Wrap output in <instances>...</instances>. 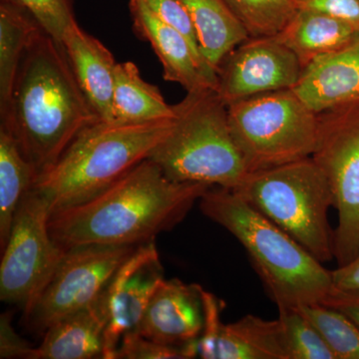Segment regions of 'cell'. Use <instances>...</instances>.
<instances>
[{"mask_svg": "<svg viewBox=\"0 0 359 359\" xmlns=\"http://www.w3.org/2000/svg\"><path fill=\"white\" fill-rule=\"evenodd\" d=\"M197 32L203 57L215 71L238 44L250 39L224 0H181Z\"/></svg>", "mask_w": 359, "mask_h": 359, "instance_id": "obj_20", "label": "cell"}, {"mask_svg": "<svg viewBox=\"0 0 359 359\" xmlns=\"http://www.w3.org/2000/svg\"><path fill=\"white\" fill-rule=\"evenodd\" d=\"M301 61L276 36L250 37L228 54L217 70V92L226 105L249 97L294 89Z\"/></svg>", "mask_w": 359, "mask_h": 359, "instance_id": "obj_11", "label": "cell"}, {"mask_svg": "<svg viewBox=\"0 0 359 359\" xmlns=\"http://www.w3.org/2000/svg\"><path fill=\"white\" fill-rule=\"evenodd\" d=\"M169 105L155 85L146 82L133 62L117 63L113 92V121L131 123L172 119Z\"/></svg>", "mask_w": 359, "mask_h": 359, "instance_id": "obj_21", "label": "cell"}, {"mask_svg": "<svg viewBox=\"0 0 359 359\" xmlns=\"http://www.w3.org/2000/svg\"><path fill=\"white\" fill-rule=\"evenodd\" d=\"M231 135L249 173L311 157L318 118L292 89L228 104Z\"/></svg>", "mask_w": 359, "mask_h": 359, "instance_id": "obj_7", "label": "cell"}, {"mask_svg": "<svg viewBox=\"0 0 359 359\" xmlns=\"http://www.w3.org/2000/svg\"><path fill=\"white\" fill-rule=\"evenodd\" d=\"M297 9L325 14L359 29V0H295Z\"/></svg>", "mask_w": 359, "mask_h": 359, "instance_id": "obj_30", "label": "cell"}, {"mask_svg": "<svg viewBox=\"0 0 359 359\" xmlns=\"http://www.w3.org/2000/svg\"><path fill=\"white\" fill-rule=\"evenodd\" d=\"M316 328L337 359H359V327L348 316L321 302L297 308Z\"/></svg>", "mask_w": 359, "mask_h": 359, "instance_id": "obj_25", "label": "cell"}, {"mask_svg": "<svg viewBox=\"0 0 359 359\" xmlns=\"http://www.w3.org/2000/svg\"><path fill=\"white\" fill-rule=\"evenodd\" d=\"M332 273L334 290L359 295V252L349 263L337 266Z\"/></svg>", "mask_w": 359, "mask_h": 359, "instance_id": "obj_32", "label": "cell"}, {"mask_svg": "<svg viewBox=\"0 0 359 359\" xmlns=\"http://www.w3.org/2000/svg\"><path fill=\"white\" fill-rule=\"evenodd\" d=\"M233 192L325 264L334 259V197L313 158L250 172Z\"/></svg>", "mask_w": 359, "mask_h": 359, "instance_id": "obj_6", "label": "cell"}, {"mask_svg": "<svg viewBox=\"0 0 359 359\" xmlns=\"http://www.w3.org/2000/svg\"><path fill=\"white\" fill-rule=\"evenodd\" d=\"M289 359H337L320 332L295 308L278 309Z\"/></svg>", "mask_w": 359, "mask_h": 359, "instance_id": "obj_26", "label": "cell"}, {"mask_svg": "<svg viewBox=\"0 0 359 359\" xmlns=\"http://www.w3.org/2000/svg\"><path fill=\"white\" fill-rule=\"evenodd\" d=\"M321 304L341 311L359 327V295L332 290Z\"/></svg>", "mask_w": 359, "mask_h": 359, "instance_id": "obj_33", "label": "cell"}, {"mask_svg": "<svg viewBox=\"0 0 359 359\" xmlns=\"http://www.w3.org/2000/svg\"><path fill=\"white\" fill-rule=\"evenodd\" d=\"M173 128L151 153L171 181L233 190L249 174L231 135L228 105L215 89L187 92Z\"/></svg>", "mask_w": 359, "mask_h": 359, "instance_id": "obj_5", "label": "cell"}, {"mask_svg": "<svg viewBox=\"0 0 359 359\" xmlns=\"http://www.w3.org/2000/svg\"><path fill=\"white\" fill-rule=\"evenodd\" d=\"M130 13L135 32L152 46L166 81L182 85L187 92L207 88L217 91L216 71L196 54L181 33L161 20L145 0H130Z\"/></svg>", "mask_w": 359, "mask_h": 359, "instance_id": "obj_15", "label": "cell"}, {"mask_svg": "<svg viewBox=\"0 0 359 359\" xmlns=\"http://www.w3.org/2000/svg\"><path fill=\"white\" fill-rule=\"evenodd\" d=\"M39 26L22 8L0 2V109L11 99L18 69L32 34Z\"/></svg>", "mask_w": 359, "mask_h": 359, "instance_id": "obj_23", "label": "cell"}, {"mask_svg": "<svg viewBox=\"0 0 359 359\" xmlns=\"http://www.w3.org/2000/svg\"><path fill=\"white\" fill-rule=\"evenodd\" d=\"M0 128L18 142L37 175L100 118L78 84L61 42L39 27L21 60Z\"/></svg>", "mask_w": 359, "mask_h": 359, "instance_id": "obj_2", "label": "cell"}, {"mask_svg": "<svg viewBox=\"0 0 359 359\" xmlns=\"http://www.w3.org/2000/svg\"><path fill=\"white\" fill-rule=\"evenodd\" d=\"M174 118L99 120L82 130L59 159L37 175L32 190L48 201L51 212L92 199L149 159L173 128Z\"/></svg>", "mask_w": 359, "mask_h": 359, "instance_id": "obj_4", "label": "cell"}, {"mask_svg": "<svg viewBox=\"0 0 359 359\" xmlns=\"http://www.w3.org/2000/svg\"><path fill=\"white\" fill-rule=\"evenodd\" d=\"M34 20L54 39L62 42L66 30L75 20L73 0H7Z\"/></svg>", "mask_w": 359, "mask_h": 359, "instance_id": "obj_27", "label": "cell"}, {"mask_svg": "<svg viewBox=\"0 0 359 359\" xmlns=\"http://www.w3.org/2000/svg\"><path fill=\"white\" fill-rule=\"evenodd\" d=\"M108 323L106 289L93 304L47 328L32 359L103 358Z\"/></svg>", "mask_w": 359, "mask_h": 359, "instance_id": "obj_18", "label": "cell"}, {"mask_svg": "<svg viewBox=\"0 0 359 359\" xmlns=\"http://www.w3.org/2000/svg\"><path fill=\"white\" fill-rule=\"evenodd\" d=\"M197 358L196 344L185 347L167 346L146 339L136 332L122 337L115 359H190Z\"/></svg>", "mask_w": 359, "mask_h": 359, "instance_id": "obj_28", "label": "cell"}, {"mask_svg": "<svg viewBox=\"0 0 359 359\" xmlns=\"http://www.w3.org/2000/svg\"><path fill=\"white\" fill-rule=\"evenodd\" d=\"M250 37L276 36L297 13L295 0H224Z\"/></svg>", "mask_w": 359, "mask_h": 359, "instance_id": "obj_24", "label": "cell"}, {"mask_svg": "<svg viewBox=\"0 0 359 359\" xmlns=\"http://www.w3.org/2000/svg\"><path fill=\"white\" fill-rule=\"evenodd\" d=\"M318 118L311 158L327 177L334 197V254L341 266L359 252V103L323 111Z\"/></svg>", "mask_w": 359, "mask_h": 359, "instance_id": "obj_8", "label": "cell"}, {"mask_svg": "<svg viewBox=\"0 0 359 359\" xmlns=\"http://www.w3.org/2000/svg\"><path fill=\"white\" fill-rule=\"evenodd\" d=\"M164 280L155 241L140 245L120 266L107 287L109 323L103 359H115L122 337L138 327L149 302Z\"/></svg>", "mask_w": 359, "mask_h": 359, "instance_id": "obj_13", "label": "cell"}, {"mask_svg": "<svg viewBox=\"0 0 359 359\" xmlns=\"http://www.w3.org/2000/svg\"><path fill=\"white\" fill-rule=\"evenodd\" d=\"M34 348L14 330L11 313H2L0 316V358L32 359Z\"/></svg>", "mask_w": 359, "mask_h": 359, "instance_id": "obj_31", "label": "cell"}, {"mask_svg": "<svg viewBox=\"0 0 359 359\" xmlns=\"http://www.w3.org/2000/svg\"><path fill=\"white\" fill-rule=\"evenodd\" d=\"M48 201L30 190L18 208L1 250L0 299L18 304L25 314L46 287L66 250L51 237Z\"/></svg>", "mask_w": 359, "mask_h": 359, "instance_id": "obj_9", "label": "cell"}, {"mask_svg": "<svg viewBox=\"0 0 359 359\" xmlns=\"http://www.w3.org/2000/svg\"><path fill=\"white\" fill-rule=\"evenodd\" d=\"M37 172L21 152L18 142L0 128V249L6 247L14 218L26 194L32 190Z\"/></svg>", "mask_w": 359, "mask_h": 359, "instance_id": "obj_22", "label": "cell"}, {"mask_svg": "<svg viewBox=\"0 0 359 359\" xmlns=\"http://www.w3.org/2000/svg\"><path fill=\"white\" fill-rule=\"evenodd\" d=\"M78 84L102 121H113L114 56L102 42L82 29L75 20L62 42Z\"/></svg>", "mask_w": 359, "mask_h": 359, "instance_id": "obj_17", "label": "cell"}, {"mask_svg": "<svg viewBox=\"0 0 359 359\" xmlns=\"http://www.w3.org/2000/svg\"><path fill=\"white\" fill-rule=\"evenodd\" d=\"M203 287L182 280H163L134 332L159 344L185 347L197 344L204 328Z\"/></svg>", "mask_w": 359, "mask_h": 359, "instance_id": "obj_14", "label": "cell"}, {"mask_svg": "<svg viewBox=\"0 0 359 359\" xmlns=\"http://www.w3.org/2000/svg\"><path fill=\"white\" fill-rule=\"evenodd\" d=\"M292 90L316 114L359 103V39L311 61Z\"/></svg>", "mask_w": 359, "mask_h": 359, "instance_id": "obj_16", "label": "cell"}, {"mask_svg": "<svg viewBox=\"0 0 359 359\" xmlns=\"http://www.w3.org/2000/svg\"><path fill=\"white\" fill-rule=\"evenodd\" d=\"M139 247L88 245L66 250L39 299L25 314L26 325L45 332L56 321L93 304Z\"/></svg>", "mask_w": 359, "mask_h": 359, "instance_id": "obj_10", "label": "cell"}, {"mask_svg": "<svg viewBox=\"0 0 359 359\" xmlns=\"http://www.w3.org/2000/svg\"><path fill=\"white\" fill-rule=\"evenodd\" d=\"M210 188L171 181L147 159L92 199L52 212L49 231L65 250L139 247L181 223Z\"/></svg>", "mask_w": 359, "mask_h": 359, "instance_id": "obj_1", "label": "cell"}, {"mask_svg": "<svg viewBox=\"0 0 359 359\" xmlns=\"http://www.w3.org/2000/svg\"><path fill=\"white\" fill-rule=\"evenodd\" d=\"M145 2L161 20L181 33L196 54L208 63L201 53L199 39L192 18L181 0H145Z\"/></svg>", "mask_w": 359, "mask_h": 359, "instance_id": "obj_29", "label": "cell"}, {"mask_svg": "<svg viewBox=\"0 0 359 359\" xmlns=\"http://www.w3.org/2000/svg\"><path fill=\"white\" fill-rule=\"evenodd\" d=\"M276 37L294 52L304 68L314 59L353 44L359 39V29L332 16L299 9Z\"/></svg>", "mask_w": 359, "mask_h": 359, "instance_id": "obj_19", "label": "cell"}, {"mask_svg": "<svg viewBox=\"0 0 359 359\" xmlns=\"http://www.w3.org/2000/svg\"><path fill=\"white\" fill-rule=\"evenodd\" d=\"M199 204L245 248L278 309L321 302L334 290L332 271L233 191L212 187Z\"/></svg>", "mask_w": 359, "mask_h": 359, "instance_id": "obj_3", "label": "cell"}, {"mask_svg": "<svg viewBox=\"0 0 359 359\" xmlns=\"http://www.w3.org/2000/svg\"><path fill=\"white\" fill-rule=\"evenodd\" d=\"M204 328L196 344L197 358L204 359H289L280 320L245 316L224 323L223 301L203 290Z\"/></svg>", "mask_w": 359, "mask_h": 359, "instance_id": "obj_12", "label": "cell"}]
</instances>
